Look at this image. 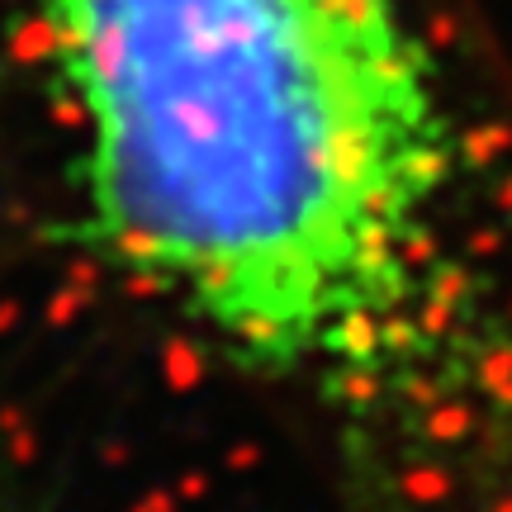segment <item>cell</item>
Instances as JSON below:
<instances>
[{"label": "cell", "instance_id": "cell-1", "mask_svg": "<svg viewBox=\"0 0 512 512\" xmlns=\"http://www.w3.org/2000/svg\"><path fill=\"white\" fill-rule=\"evenodd\" d=\"M95 256L413 489L508 460L512 356L413 0H34Z\"/></svg>", "mask_w": 512, "mask_h": 512}]
</instances>
